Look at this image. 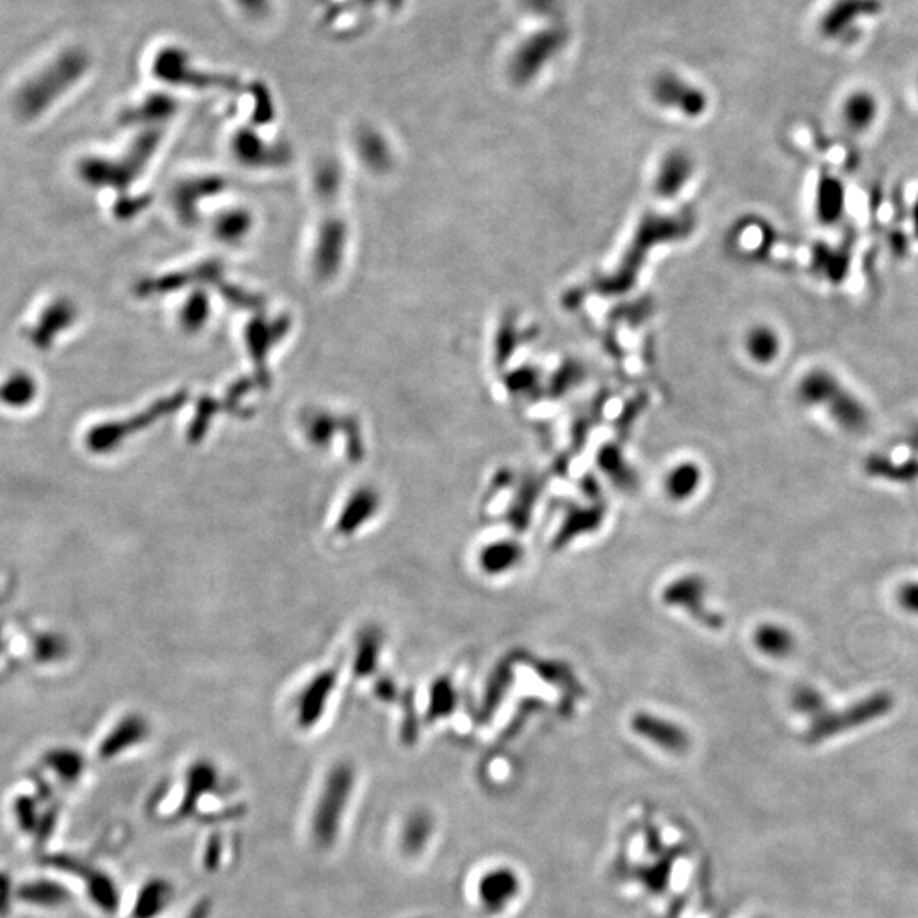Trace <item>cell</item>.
<instances>
[{
    "instance_id": "1",
    "label": "cell",
    "mask_w": 918,
    "mask_h": 918,
    "mask_svg": "<svg viewBox=\"0 0 918 918\" xmlns=\"http://www.w3.org/2000/svg\"><path fill=\"white\" fill-rule=\"evenodd\" d=\"M799 402L825 410L835 424L850 434H862L871 424L866 403L832 369L813 366L798 381Z\"/></svg>"
},
{
    "instance_id": "2",
    "label": "cell",
    "mask_w": 918,
    "mask_h": 918,
    "mask_svg": "<svg viewBox=\"0 0 918 918\" xmlns=\"http://www.w3.org/2000/svg\"><path fill=\"white\" fill-rule=\"evenodd\" d=\"M351 793L349 772H335L325 782L312 813V837L320 847H330L339 837Z\"/></svg>"
},
{
    "instance_id": "3",
    "label": "cell",
    "mask_w": 918,
    "mask_h": 918,
    "mask_svg": "<svg viewBox=\"0 0 918 918\" xmlns=\"http://www.w3.org/2000/svg\"><path fill=\"white\" fill-rule=\"evenodd\" d=\"M883 11L881 0H835L823 14L818 31L825 40L852 41L859 19L878 16Z\"/></svg>"
},
{
    "instance_id": "4",
    "label": "cell",
    "mask_w": 918,
    "mask_h": 918,
    "mask_svg": "<svg viewBox=\"0 0 918 918\" xmlns=\"http://www.w3.org/2000/svg\"><path fill=\"white\" fill-rule=\"evenodd\" d=\"M879 116L878 97L873 92L866 89L850 92L842 102L840 108V118L844 123L845 130L854 133V135H864L871 130Z\"/></svg>"
},
{
    "instance_id": "5",
    "label": "cell",
    "mask_w": 918,
    "mask_h": 918,
    "mask_svg": "<svg viewBox=\"0 0 918 918\" xmlns=\"http://www.w3.org/2000/svg\"><path fill=\"white\" fill-rule=\"evenodd\" d=\"M745 352L752 363L757 366H771L781 357L784 342L779 330L767 323H757L747 330L743 339Z\"/></svg>"
},
{
    "instance_id": "6",
    "label": "cell",
    "mask_w": 918,
    "mask_h": 918,
    "mask_svg": "<svg viewBox=\"0 0 918 918\" xmlns=\"http://www.w3.org/2000/svg\"><path fill=\"white\" fill-rule=\"evenodd\" d=\"M655 96L665 106H672L687 114L703 113L706 97L696 87L686 85L675 77H663L655 84Z\"/></svg>"
},
{
    "instance_id": "7",
    "label": "cell",
    "mask_w": 918,
    "mask_h": 918,
    "mask_svg": "<svg viewBox=\"0 0 918 918\" xmlns=\"http://www.w3.org/2000/svg\"><path fill=\"white\" fill-rule=\"evenodd\" d=\"M815 213L825 227H833L845 213V189L839 177H820L816 186Z\"/></svg>"
},
{
    "instance_id": "8",
    "label": "cell",
    "mask_w": 918,
    "mask_h": 918,
    "mask_svg": "<svg viewBox=\"0 0 918 918\" xmlns=\"http://www.w3.org/2000/svg\"><path fill=\"white\" fill-rule=\"evenodd\" d=\"M692 162L686 153L674 152L667 155L663 160L662 167L658 170L657 187L658 194L662 196H674L684 187L689 177H691Z\"/></svg>"
},
{
    "instance_id": "9",
    "label": "cell",
    "mask_w": 918,
    "mask_h": 918,
    "mask_svg": "<svg viewBox=\"0 0 918 918\" xmlns=\"http://www.w3.org/2000/svg\"><path fill=\"white\" fill-rule=\"evenodd\" d=\"M170 900V886L162 881L155 879L143 886L140 895L136 898L135 917L136 918H153L164 912L167 903Z\"/></svg>"
},
{
    "instance_id": "10",
    "label": "cell",
    "mask_w": 918,
    "mask_h": 918,
    "mask_svg": "<svg viewBox=\"0 0 918 918\" xmlns=\"http://www.w3.org/2000/svg\"><path fill=\"white\" fill-rule=\"evenodd\" d=\"M699 482H701L699 468L696 465H692V463H682V465L672 468L670 475L667 476L665 488H667L670 499L686 500L691 497L692 493L696 492Z\"/></svg>"
},
{
    "instance_id": "11",
    "label": "cell",
    "mask_w": 918,
    "mask_h": 918,
    "mask_svg": "<svg viewBox=\"0 0 918 918\" xmlns=\"http://www.w3.org/2000/svg\"><path fill=\"white\" fill-rule=\"evenodd\" d=\"M755 643L762 652L772 657H781L791 652L793 648V636L786 629L776 624H765L759 628L755 635Z\"/></svg>"
},
{
    "instance_id": "12",
    "label": "cell",
    "mask_w": 918,
    "mask_h": 918,
    "mask_svg": "<svg viewBox=\"0 0 918 918\" xmlns=\"http://www.w3.org/2000/svg\"><path fill=\"white\" fill-rule=\"evenodd\" d=\"M521 558V550L514 543H493L483 551L482 567L490 573H502L514 567Z\"/></svg>"
},
{
    "instance_id": "13",
    "label": "cell",
    "mask_w": 918,
    "mask_h": 918,
    "mask_svg": "<svg viewBox=\"0 0 918 918\" xmlns=\"http://www.w3.org/2000/svg\"><path fill=\"white\" fill-rule=\"evenodd\" d=\"M21 898L41 907H55L67 898V893L57 884L34 883L21 890Z\"/></svg>"
},
{
    "instance_id": "14",
    "label": "cell",
    "mask_w": 918,
    "mask_h": 918,
    "mask_svg": "<svg viewBox=\"0 0 918 918\" xmlns=\"http://www.w3.org/2000/svg\"><path fill=\"white\" fill-rule=\"evenodd\" d=\"M91 896L104 910H114L118 907V893L114 891V884L104 874H97L91 879Z\"/></svg>"
},
{
    "instance_id": "15",
    "label": "cell",
    "mask_w": 918,
    "mask_h": 918,
    "mask_svg": "<svg viewBox=\"0 0 918 918\" xmlns=\"http://www.w3.org/2000/svg\"><path fill=\"white\" fill-rule=\"evenodd\" d=\"M17 820L24 830H31L36 825V815H34L33 803L29 799L23 798L17 801L16 805Z\"/></svg>"
},
{
    "instance_id": "16",
    "label": "cell",
    "mask_w": 918,
    "mask_h": 918,
    "mask_svg": "<svg viewBox=\"0 0 918 918\" xmlns=\"http://www.w3.org/2000/svg\"><path fill=\"white\" fill-rule=\"evenodd\" d=\"M51 764L65 777L77 776V772L80 771L79 760L74 755H58L51 760Z\"/></svg>"
},
{
    "instance_id": "17",
    "label": "cell",
    "mask_w": 918,
    "mask_h": 918,
    "mask_svg": "<svg viewBox=\"0 0 918 918\" xmlns=\"http://www.w3.org/2000/svg\"><path fill=\"white\" fill-rule=\"evenodd\" d=\"M900 602L910 611L918 612V584L908 585L901 590Z\"/></svg>"
},
{
    "instance_id": "18",
    "label": "cell",
    "mask_w": 918,
    "mask_h": 918,
    "mask_svg": "<svg viewBox=\"0 0 918 918\" xmlns=\"http://www.w3.org/2000/svg\"><path fill=\"white\" fill-rule=\"evenodd\" d=\"M910 225H912L913 237L918 242V194L913 199L912 208H910Z\"/></svg>"
},
{
    "instance_id": "19",
    "label": "cell",
    "mask_w": 918,
    "mask_h": 918,
    "mask_svg": "<svg viewBox=\"0 0 918 918\" xmlns=\"http://www.w3.org/2000/svg\"><path fill=\"white\" fill-rule=\"evenodd\" d=\"M917 91H918V84H917Z\"/></svg>"
}]
</instances>
